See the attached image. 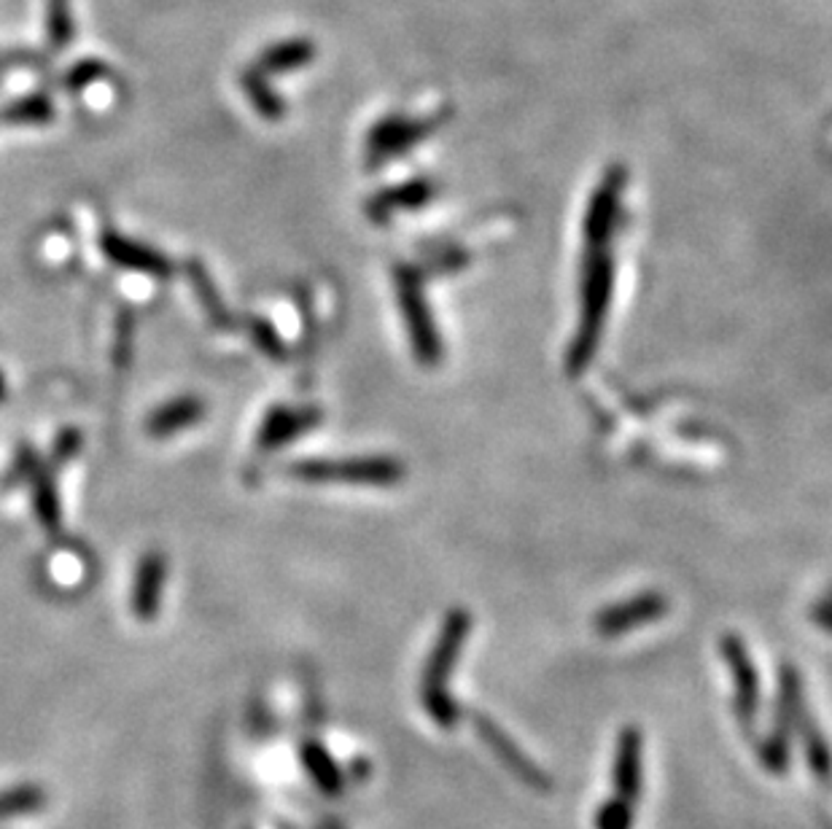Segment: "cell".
Wrapping results in <instances>:
<instances>
[{"label":"cell","instance_id":"28","mask_svg":"<svg viewBox=\"0 0 832 829\" xmlns=\"http://www.w3.org/2000/svg\"><path fill=\"white\" fill-rule=\"evenodd\" d=\"M813 617H816V622L824 627V631L832 633V598L819 603V606L813 608Z\"/></svg>","mask_w":832,"mask_h":829},{"label":"cell","instance_id":"11","mask_svg":"<svg viewBox=\"0 0 832 829\" xmlns=\"http://www.w3.org/2000/svg\"><path fill=\"white\" fill-rule=\"evenodd\" d=\"M612 784H615V797L636 806L644 791V738L636 727H623L617 735Z\"/></svg>","mask_w":832,"mask_h":829},{"label":"cell","instance_id":"26","mask_svg":"<svg viewBox=\"0 0 832 829\" xmlns=\"http://www.w3.org/2000/svg\"><path fill=\"white\" fill-rule=\"evenodd\" d=\"M246 90H248V98L254 100L256 109L261 111V116L265 119H280L284 116V103H280L275 94L267 90V84L261 79H256V75L251 73L246 79Z\"/></svg>","mask_w":832,"mask_h":829},{"label":"cell","instance_id":"6","mask_svg":"<svg viewBox=\"0 0 832 829\" xmlns=\"http://www.w3.org/2000/svg\"><path fill=\"white\" fill-rule=\"evenodd\" d=\"M625 188H628V170L623 165H612L604 170L600 181L593 188L590 203L585 211V224H582V235H585L587 250L606 248L615 235L619 213H623Z\"/></svg>","mask_w":832,"mask_h":829},{"label":"cell","instance_id":"1","mask_svg":"<svg viewBox=\"0 0 832 829\" xmlns=\"http://www.w3.org/2000/svg\"><path fill=\"white\" fill-rule=\"evenodd\" d=\"M612 294H615V262L606 248L587 250L582 267V310L579 326L568 345L566 369L568 375H582L596 356L600 335H604L606 316H609Z\"/></svg>","mask_w":832,"mask_h":829},{"label":"cell","instance_id":"2","mask_svg":"<svg viewBox=\"0 0 832 829\" xmlns=\"http://www.w3.org/2000/svg\"><path fill=\"white\" fill-rule=\"evenodd\" d=\"M469 631H472V614L464 612V608H453L442 622L440 636H436L427 668H423L421 703L429 712L431 721L442 730H453L461 721L459 703L450 695V676H453L455 663H459L461 646H464Z\"/></svg>","mask_w":832,"mask_h":829},{"label":"cell","instance_id":"4","mask_svg":"<svg viewBox=\"0 0 832 829\" xmlns=\"http://www.w3.org/2000/svg\"><path fill=\"white\" fill-rule=\"evenodd\" d=\"M393 280H397L399 307H402V316L407 320V331H410V342L412 350H415V358L431 367V364H436L442 358V339L440 331H436L434 316H431L429 310L421 278H418L415 269L397 267Z\"/></svg>","mask_w":832,"mask_h":829},{"label":"cell","instance_id":"8","mask_svg":"<svg viewBox=\"0 0 832 829\" xmlns=\"http://www.w3.org/2000/svg\"><path fill=\"white\" fill-rule=\"evenodd\" d=\"M472 721H474V730H477L480 738H483V744L496 754L499 759H502V765L506 770H512V776L521 778L525 787L534 791L553 789V781H549L547 772H544L534 759H528V754H525L521 746H517L515 740H512L510 735H506L502 727L491 719V716L474 714Z\"/></svg>","mask_w":832,"mask_h":829},{"label":"cell","instance_id":"12","mask_svg":"<svg viewBox=\"0 0 832 829\" xmlns=\"http://www.w3.org/2000/svg\"><path fill=\"white\" fill-rule=\"evenodd\" d=\"M100 250H103L116 267L152 275V278H167V275H173V262L165 259L160 250L152 248V245H143L130 240V237L116 235V232H105V235L100 237Z\"/></svg>","mask_w":832,"mask_h":829},{"label":"cell","instance_id":"18","mask_svg":"<svg viewBox=\"0 0 832 829\" xmlns=\"http://www.w3.org/2000/svg\"><path fill=\"white\" fill-rule=\"evenodd\" d=\"M186 273H189V278L194 283V294H197L199 305H203L205 316L210 318V324L218 326V329H224V331H233L235 329V318L229 316L227 310H224V301H222V297H218V291L214 288V283H210L208 273H205L203 264H199V262H189Z\"/></svg>","mask_w":832,"mask_h":829},{"label":"cell","instance_id":"25","mask_svg":"<svg viewBox=\"0 0 832 829\" xmlns=\"http://www.w3.org/2000/svg\"><path fill=\"white\" fill-rule=\"evenodd\" d=\"M248 335H251L256 348H259L261 354L270 356V358H278V361H284V358H286L284 342H280V337L275 335V329L270 324H267V320H261V318L248 320Z\"/></svg>","mask_w":832,"mask_h":829},{"label":"cell","instance_id":"27","mask_svg":"<svg viewBox=\"0 0 832 829\" xmlns=\"http://www.w3.org/2000/svg\"><path fill=\"white\" fill-rule=\"evenodd\" d=\"M81 450V433L79 431H65L62 437L54 442V463H65L71 461L73 456Z\"/></svg>","mask_w":832,"mask_h":829},{"label":"cell","instance_id":"7","mask_svg":"<svg viewBox=\"0 0 832 829\" xmlns=\"http://www.w3.org/2000/svg\"><path fill=\"white\" fill-rule=\"evenodd\" d=\"M445 124V113H436L429 119H410V116H388L374 124L367 137V156L369 165H383L393 156L407 154L423 143L434 130Z\"/></svg>","mask_w":832,"mask_h":829},{"label":"cell","instance_id":"3","mask_svg":"<svg viewBox=\"0 0 832 829\" xmlns=\"http://www.w3.org/2000/svg\"><path fill=\"white\" fill-rule=\"evenodd\" d=\"M291 477L318 485H399L404 467L393 458H348V461H299L289 469Z\"/></svg>","mask_w":832,"mask_h":829},{"label":"cell","instance_id":"24","mask_svg":"<svg viewBox=\"0 0 832 829\" xmlns=\"http://www.w3.org/2000/svg\"><path fill=\"white\" fill-rule=\"evenodd\" d=\"M6 119L9 122H20V124H35V122H49L52 119V105H49L47 98H28L22 103L11 105L6 111Z\"/></svg>","mask_w":832,"mask_h":829},{"label":"cell","instance_id":"23","mask_svg":"<svg viewBox=\"0 0 832 829\" xmlns=\"http://www.w3.org/2000/svg\"><path fill=\"white\" fill-rule=\"evenodd\" d=\"M596 829H634V806L619 797H609L596 810Z\"/></svg>","mask_w":832,"mask_h":829},{"label":"cell","instance_id":"22","mask_svg":"<svg viewBox=\"0 0 832 829\" xmlns=\"http://www.w3.org/2000/svg\"><path fill=\"white\" fill-rule=\"evenodd\" d=\"M312 54H316V52H312V43L289 41V43H280V47H275L273 52H267L265 60H261V65H265L270 73L291 71V68L308 65V62L312 60Z\"/></svg>","mask_w":832,"mask_h":829},{"label":"cell","instance_id":"20","mask_svg":"<svg viewBox=\"0 0 832 829\" xmlns=\"http://www.w3.org/2000/svg\"><path fill=\"white\" fill-rule=\"evenodd\" d=\"M43 802H47V795H43L41 787H33V784L3 789L0 791V821L35 813V810L43 808Z\"/></svg>","mask_w":832,"mask_h":829},{"label":"cell","instance_id":"29","mask_svg":"<svg viewBox=\"0 0 832 829\" xmlns=\"http://www.w3.org/2000/svg\"><path fill=\"white\" fill-rule=\"evenodd\" d=\"M0 399H3V375H0Z\"/></svg>","mask_w":832,"mask_h":829},{"label":"cell","instance_id":"10","mask_svg":"<svg viewBox=\"0 0 832 829\" xmlns=\"http://www.w3.org/2000/svg\"><path fill=\"white\" fill-rule=\"evenodd\" d=\"M666 612H668V601L662 598L660 593H641V595H634V598L604 608V612L593 620V625H596L598 636L615 638V636H623V633L634 631V627L649 625V622L660 620Z\"/></svg>","mask_w":832,"mask_h":829},{"label":"cell","instance_id":"17","mask_svg":"<svg viewBox=\"0 0 832 829\" xmlns=\"http://www.w3.org/2000/svg\"><path fill=\"white\" fill-rule=\"evenodd\" d=\"M798 730H800V738H803L805 763H809L811 772L822 784H830L832 781V751H830V744H828V740H824L822 730H819V725H816V721H813V716L809 712H805V708L798 716Z\"/></svg>","mask_w":832,"mask_h":829},{"label":"cell","instance_id":"21","mask_svg":"<svg viewBox=\"0 0 832 829\" xmlns=\"http://www.w3.org/2000/svg\"><path fill=\"white\" fill-rule=\"evenodd\" d=\"M305 768L310 770L316 787H321L327 795H337L342 789V772L321 746H305Z\"/></svg>","mask_w":832,"mask_h":829},{"label":"cell","instance_id":"16","mask_svg":"<svg viewBox=\"0 0 832 829\" xmlns=\"http://www.w3.org/2000/svg\"><path fill=\"white\" fill-rule=\"evenodd\" d=\"M205 415V405L194 396H181V399L167 401L165 407H160L152 418H148L146 429L152 437H171V433H178L189 426L199 423Z\"/></svg>","mask_w":832,"mask_h":829},{"label":"cell","instance_id":"13","mask_svg":"<svg viewBox=\"0 0 832 829\" xmlns=\"http://www.w3.org/2000/svg\"><path fill=\"white\" fill-rule=\"evenodd\" d=\"M321 423V410L316 407H275L261 420L259 429V448L261 450H278L284 444L294 442L302 433H308Z\"/></svg>","mask_w":832,"mask_h":829},{"label":"cell","instance_id":"9","mask_svg":"<svg viewBox=\"0 0 832 829\" xmlns=\"http://www.w3.org/2000/svg\"><path fill=\"white\" fill-rule=\"evenodd\" d=\"M719 646H722L725 663H728V668L733 671L736 716H738V721H741L743 733H752L754 719H757V706H760V678H757V668H754L752 657H749L747 644H743L738 636H725Z\"/></svg>","mask_w":832,"mask_h":829},{"label":"cell","instance_id":"14","mask_svg":"<svg viewBox=\"0 0 832 829\" xmlns=\"http://www.w3.org/2000/svg\"><path fill=\"white\" fill-rule=\"evenodd\" d=\"M434 194H436L434 181H429V178L407 181V184L391 186V188H386V192L374 194V197L367 203V216L372 218L374 224H386L397 211H418V207L429 205L431 199H434Z\"/></svg>","mask_w":832,"mask_h":829},{"label":"cell","instance_id":"30","mask_svg":"<svg viewBox=\"0 0 832 829\" xmlns=\"http://www.w3.org/2000/svg\"><path fill=\"white\" fill-rule=\"evenodd\" d=\"M830 598H832V595H830Z\"/></svg>","mask_w":832,"mask_h":829},{"label":"cell","instance_id":"5","mask_svg":"<svg viewBox=\"0 0 832 829\" xmlns=\"http://www.w3.org/2000/svg\"><path fill=\"white\" fill-rule=\"evenodd\" d=\"M803 708V684H800L798 671L792 665H784L779 682V703H775V727L766 738V744L760 746L762 768L775 772V776L790 768L792 727H798V716Z\"/></svg>","mask_w":832,"mask_h":829},{"label":"cell","instance_id":"15","mask_svg":"<svg viewBox=\"0 0 832 829\" xmlns=\"http://www.w3.org/2000/svg\"><path fill=\"white\" fill-rule=\"evenodd\" d=\"M167 565L160 552H148L141 557L137 565L135 584H133V612L137 620H154L160 612L162 584H165Z\"/></svg>","mask_w":832,"mask_h":829},{"label":"cell","instance_id":"19","mask_svg":"<svg viewBox=\"0 0 832 829\" xmlns=\"http://www.w3.org/2000/svg\"><path fill=\"white\" fill-rule=\"evenodd\" d=\"M33 499H35V514H39L41 525L47 528V533H60L62 528V512L58 501V490L54 482L49 480L47 471H35L33 474Z\"/></svg>","mask_w":832,"mask_h":829}]
</instances>
